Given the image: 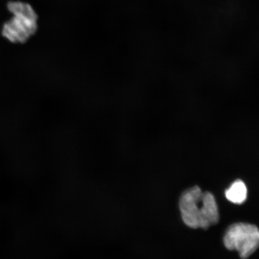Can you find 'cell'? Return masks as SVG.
Wrapping results in <instances>:
<instances>
[{
  "label": "cell",
  "instance_id": "cell-2",
  "mask_svg": "<svg viewBox=\"0 0 259 259\" xmlns=\"http://www.w3.org/2000/svg\"><path fill=\"white\" fill-rule=\"evenodd\" d=\"M8 9L14 16L3 25V36L14 44H25L38 29V16L28 3L11 2Z\"/></svg>",
  "mask_w": 259,
  "mask_h": 259
},
{
  "label": "cell",
  "instance_id": "cell-1",
  "mask_svg": "<svg viewBox=\"0 0 259 259\" xmlns=\"http://www.w3.org/2000/svg\"><path fill=\"white\" fill-rule=\"evenodd\" d=\"M180 208L184 223L193 229H207L219 221V212L214 196L203 193L195 186L184 192L180 200Z\"/></svg>",
  "mask_w": 259,
  "mask_h": 259
},
{
  "label": "cell",
  "instance_id": "cell-3",
  "mask_svg": "<svg viewBox=\"0 0 259 259\" xmlns=\"http://www.w3.org/2000/svg\"><path fill=\"white\" fill-rule=\"evenodd\" d=\"M223 242L228 250L237 251L242 259H247L259 248V229L249 223H235L226 230Z\"/></svg>",
  "mask_w": 259,
  "mask_h": 259
},
{
  "label": "cell",
  "instance_id": "cell-4",
  "mask_svg": "<svg viewBox=\"0 0 259 259\" xmlns=\"http://www.w3.org/2000/svg\"><path fill=\"white\" fill-rule=\"evenodd\" d=\"M225 195L229 201L240 205L244 203L247 199V187L242 181L236 180L226 191Z\"/></svg>",
  "mask_w": 259,
  "mask_h": 259
}]
</instances>
